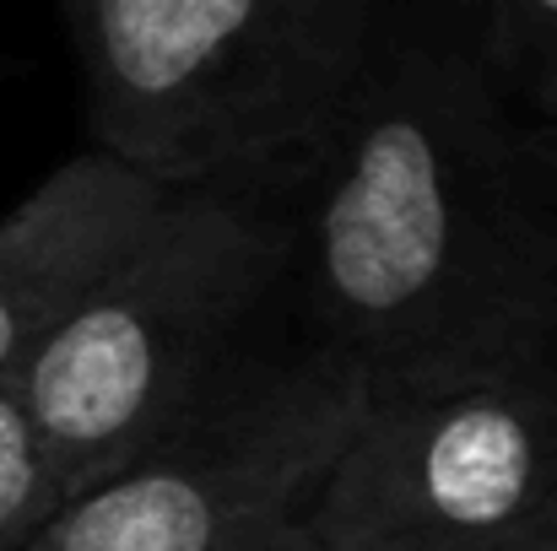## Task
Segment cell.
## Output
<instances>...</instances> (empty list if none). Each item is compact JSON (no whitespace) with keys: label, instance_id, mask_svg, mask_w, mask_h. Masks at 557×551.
Segmentation results:
<instances>
[{"label":"cell","instance_id":"1","mask_svg":"<svg viewBox=\"0 0 557 551\" xmlns=\"http://www.w3.org/2000/svg\"><path fill=\"white\" fill-rule=\"evenodd\" d=\"M293 309L369 389L557 367V152L433 0H400L287 174Z\"/></svg>","mask_w":557,"mask_h":551},{"label":"cell","instance_id":"2","mask_svg":"<svg viewBox=\"0 0 557 551\" xmlns=\"http://www.w3.org/2000/svg\"><path fill=\"white\" fill-rule=\"evenodd\" d=\"M287 174L174 184L114 271L11 373L65 503L131 465L287 314Z\"/></svg>","mask_w":557,"mask_h":551},{"label":"cell","instance_id":"3","mask_svg":"<svg viewBox=\"0 0 557 551\" xmlns=\"http://www.w3.org/2000/svg\"><path fill=\"white\" fill-rule=\"evenodd\" d=\"M400 0H65L98 152L163 184L293 174Z\"/></svg>","mask_w":557,"mask_h":551},{"label":"cell","instance_id":"4","mask_svg":"<svg viewBox=\"0 0 557 551\" xmlns=\"http://www.w3.org/2000/svg\"><path fill=\"white\" fill-rule=\"evenodd\" d=\"M369 405V373L293 303L114 476L22 551H249L309 514Z\"/></svg>","mask_w":557,"mask_h":551},{"label":"cell","instance_id":"5","mask_svg":"<svg viewBox=\"0 0 557 551\" xmlns=\"http://www.w3.org/2000/svg\"><path fill=\"white\" fill-rule=\"evenodd\" d=\"M557 509V367L369 389L314 492V551H476Z\"/></svg>","mask_w":557,"mask_h":551},{"label":"cell","instance_id":"6","mask_svg":"<svg viewBox=\"0 0 557 551\" xmlns=\"http://www.w3.org/2000/svg\"><path fill=\"white\" fill-rule=\"evenodd\" d=\"M169 195L174 184L92 147L0 216V378L114 271Z\"/></svg>","mask_w":557,"mask_h":551},{"label":"cell","instance_id":"7","mask_svg":"<svg viewBox=\"0 0 557 551\" xmlns=\"http://www.w3.org/2000/svg\"><path fill=\"white\" fill-rule=\"evenodd\" d=\"M493 92L557 152V0H433Z\"/></svg>","mask_w":557,"mask_h":551},{"label":"cell","instance_id":"8","mask_svg":"<svg viewBox=\"0 0 557 551\" xmlns=\"http://www.w3.org/2000/svg\"><path fill=\"white\" fill-rule=\"evenodd\" d=\"M65 492L38 449V433L22 411L11 378H0V551H22L54 514Z\"/></svg>","mask_w":557,"mask_h":551},{"label":"cell","instance_id":"9","mask_svg":"<svg viewBox=\"0 0 557 551\" xmlns=\"http://www.w3.org/2000/svg\"><path fill=\"white\" fill-rule=\"evenodd\" d=\"M476 551H557V509L542 514V519H531V525H520L515 536L487 541V547H476Z\"/></svg>","mask_w":557,"mask_h":551},{"label":"cell","instance_id":"10","mask_svg":"<svg viewBox=\"0 0 557 551\" xmlns=\"http://www.w3.org/2000/svg\"><path fill=\"white\" fill-rule=\"evenodd\" d=\"M249 551H314V547L293 530V536H282V541H265V547H249Z\"/></svg>","mask_w":557,"mask_h":551}]
</instances>
